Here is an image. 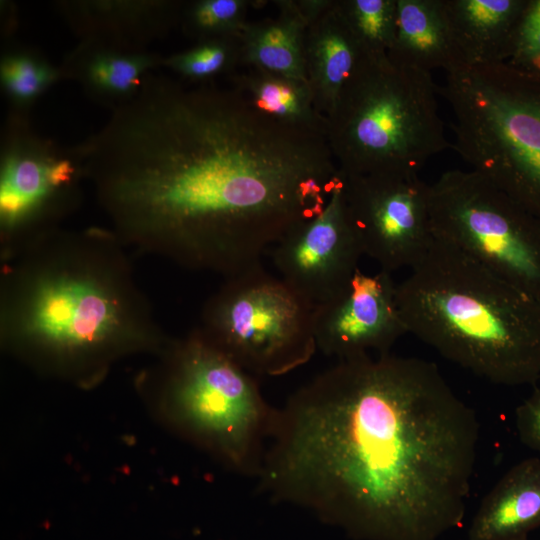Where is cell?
<instances>
[{
    "label": "cell",
    "instance_id": "obj_1",
    "mask_svg": "<svg viewBox=\"0 0 540 540\" xmlns=\"http://www.w3.org/2000/svg\"><path fill=\"white\" fill-rule=\"evenodd\" d=\"M76 150L124 244L225 278L261 264L341 178L325 136L264 116L236 88L151 73Z\"/></svg>",
    "mask_w": 540,
    "mask_h": 540
},
{
    "label": "cell",
    "instance_id": "obj_2",
    "mask_svg": "<svg viewBox=\"0 0 540 540\" xmlns=\"http://www.w3.org/2000/svg\"><path fill=\"white\" fill-rule=\"evenodd\" d=\"M479 433L435 363L359 355L276 408L256 479L356 539L438 540L465 516Z\"/></svg>",
    "mask_w": 540,
    "mask_h": 540
},
{
    "label": "cell",
    "instance_id": "obj_3",
    "mask_svg": "<svg viewBox=\"0 0 540 540\" xmlns=\"http://www.w3.org/2000/svg\"><path fill=\"white\" fill-rule=\"evenodd\" d=\"M1 256L0 332L10 349L80 372L169 343L112 230L58 228Z\"/></svg>",
    "mask_w": 540,
    "mask_h": 540
},
{
    "label": "cell",
    "instance_id": "obj_4",
    "mask_svg": "<svg viewBox=\"0 0 540 540\" xmlns=\"http://www.w3.org/2000/svg\"><path fill=\"white\" fill-rule=\"evenodd\" d=\"M407 333L497 385L540 380V300L434 238L396 286Z\"/></svg>",
    "mask_w": 540,
    "mask_h": 540
},
{
    "label": "cell",
    "instance_id": "obj_5",
    "mask_svg": "<svg viewBox=\"0 0 540 540\" xmlns=\"http://www.w3.org/2000/svg\"><path fill=\"white\" fill-rule=\"evenodd\" d=\"M431 73L362 55L327 118L326 139L344 175L419 173L450 147Z\"/></svg>",
    "mask_w": 540,
    "mask_h": 540
},
{
    "label": "cell",
    "instance_id": "obj_6",
    "mask_svg": "<svg viewBox=\"0 0 540 540\" xmlns=\"http://www.w3.org/2000/svg\"><path fill=\"white\" fill-rule=\"evenodd\" d=\"M162 399L171 420L227 467L256 478L276 408L256 376L196 328L166 346Z\"/></svg>",
    "mask_w": 540,
    "mask_h": 540
},
{
    "label": "cell",
    "instance_id": "obj_7",
    "mask_svg": "<svg viewBox=\"0 0 540 540\" xmlns=\"http://www.w3.org/2000/svg\"><path fill=\"white\" fill-rule=\"evenodd\" d=\"M315 306L261 263L225 278L205 302L197 328L249 373L277 377L317 351Z\"/></svg>",
    "mask_w": 540,
    "mask_h": 540
},
{
    "label": "cell",
    "instance_id": "obj_8",
    "mask_svg": "<svg viewBox=\"0 0 540 540\" xmlns=\"http://www.w3.org/2000/svg\"><path fill=\"white\" fill-rule=\"evenodd\" d=\"M429 214L434 238L540 300V219L480 174L460 169L430 185Z\"/></svg>",
    "mask_w": 540,
    "mask_h": 540
},
{
    "label": "cell",
    "instance_id": "obj_9",
    "mask_svg": "<svg viewBox=\"0 0 540 540\" xmlns=\"http://www.w3.org/2000/svg\"><path fill=\"white\" fill-rule=\"evenodd\" d=\"M85 178L75 148H60L14 112L5 125L0 163L1 253L58 229L79 205Z\"/></svg>",
    "mask_w": 540,
    "mask_h": 540
},
{
    "label": "cell",
    "instance_id": "obj_10",
    "mask_svg": "<svg viewBox=\"0 0 540 540\" xmlns=\"http://www.w3.org/2000/svg\"><path fill=\"white\" fill-rule=\"evenodd\" d=\"M342 176L346 210L363 254L390 273L410 269L434 239L429 214L430 185L419 173Z\"/></svg>",
    "mask_w": 540,
    "mask_h": 540
},
{
    "label": "cell",
    "instance_id": "obj_11",
    "mask_svg": "<svg viewBox=\"0 0 540 540\" xmlns=\"http://www.w3.org/2000/svg\"><path fill=\"white\" fill-rule=\"evenodd\" d=\"M362 255L346 210L342 176L324 209L290 229L274 245L272 258L280 277L318 305L348 286Z\"/></svg>",
    "mask_w": 540,
    "mask_h": 540
},
{
    "label": "cell",
    "instance_id": "obj_12",
    "mask_svg": "<svg viewBox=\"0 0 540 540\" xmlns=\"http://www.w3.org/2000/svg\"><path fill=\"white\" fill-rule=\"evenodd\" d=\"M392 273L355 272L348 286L335 297L315 306L317 350L337 360L391 352L406 328L396 301Z\"/></svg>",
    "mask_w": 540,
    "mask_h": 540
},
{
    "label": "cell",
    "instance_id": "obj_13",
    "mask_svg": "<svg viewBox=\"0 0 540 540\" xmlns=\"http://www.w3.org/2000/svg\"><path fill=\"white\" fill-rule=\"evenodd\" d=\"M163 57L146 49L85 39L66 57L62 76L76 80L94 101L115 109L140 90Z\"/></svg>",
    "mask_w": 540,
    "mask_h": 540
},
{
    "label": "cell",
    "instance_id": "obj_14",
    "mask_svg": "<svg viewBox=\"0 0 540 540\" xmlns=\"http://www.w3.org/2000/svg\"><path fill=\"white\" fill-rule=\"evenodd\" d=\"M60 6L82 40L142 49L181 15L179 5L170 1H70Z\"/></svg>",
    "mask_w": 540,
    "mask_h": 540
},
{
    "label": "cell",
    "instance_id": "obj_15",
    "mask_svg": "<svg viewBox=\"0 0 540 540\" xmlns=\"http://www.w3.org/2000/svg\"><path fill=\"white\" fill-rule=\"evenodd\" d=\"M362 51L338 3L306 29L304 65L316 110L326 119L362 57Z\"/></svg>",
    "mask_w": 540,
    "mask_h": 540
},
{
    "label": "cell",
    "instance_id": "obj_16",
    "mask_svg": "<svg viewBox=\"0 0 540 540\" xmlns=\"http://www.w3.org/2000/svg\"><path fill=\"white\" fill-rule=\"evenodd\" d=\"M540 527V457L512 466L485 495L468 540H519Z\"/></svg>",
    "mask_w": 540,
    "mask_h": 540
},
{
    "label": "cell",
    "instance_id": "obj_17",
    "mask_svg": "<svg viewBox=\"0 0 540 540\" xmlns=\"http://www.w3.org/2000/svg\"><path fill=\"white\" fill-rule=\"evenodd\" d=\"M388 56L428 73L462 68L445 0H397V33Z\"/></svg>",
    "mask_w": 540,
    "mask_h": 540
},
{
    "label": "cell",
    "instance_id": "obj_18",
    "mask_svg": "<svg viewBox=\"0 0 540 540\" xmlns=\"http://www.w3.org/2000/svg\"><path fill=\"white\" fill-rule=\"evenodd\" d=\"M527 0H445L463 67L504 63Z\"/></svg>",
    "mask_w": 540,
    "mask_h": 540
},
{
    "label": "cell",
    "instance_id": "obj_19",
    "mask_svg": "<svg viewBox=\"0 0 540 540\" xmlns=\"http://www.w3.org/2000/svg\"><path fill=\"white\" fill-rule=\"evenodd\" d=\"M278 15L248 23L240 36V62L281 76L307 81L304 38L309 26L296 0L274 1Z\"/></svg>",
    "mask_w": 540,
    "mask_h": 540
},
{
    "label": "cell",
    "instance_id": "obj_20",
    "mask_svg": "<svg viewBox=\"0 0 540 540\" xmlns=\"http://www.w3.org/2000/svg\"><path fill=\"white\" fill-rule=\"evenodd\" d=\"M235 88L259 113L283 125L326 137L327 119L315 108L308 82L249 67Z\"/></svg>",
    "mask_w": 540,
    "mask_h": 540
},
{
    "label": "cell",
    "instance_id": "obj_21",
    "mask_svg": "<svg viewBox=\"0 0 540 540\" xmlns=\"http://www.w3.org/2000/svg\"><path fill=\"white\" fill-rule=\"evenodd\" d=\"M62 76L41 54L29 49L6 51L0 62L3 91L16 113L26 111Z\"/></svg>",
    "mask_w": 540,
    "mask_h": 540
},
{
    "label": "cell",
    "instance_id": "obj_22",
    "mask_svg": "<svg viewBox=\"0 0 540 540\" xmlns=\"http://www.w3.org/2000/svg\"><path fill=\"white\" fill-rule=\"evenodd\" d=\"M362 54L388 57L397 33V0H338Z\"/></svg>",
    "mask_w": 540,
    "mask_h": 540
},
{
    "label": "cell",
    "instance_id": "obj_23",
    "mask_svg": "<svg viewBox=\"0 0 540 540\" xmlns=\"http://www.w3.org/2000/svg\"><path fill=\"white\" fill-rule=\"evenodd\" d=\"M240 62V39L216 37L163 58L162 66L180 77L201 82L226 73Z\"/></svg>",
    "mask_w": 540,
    "mask_h": 540
},
{
    "label": "cell",
    "instance_id": "obj_24",
    "mask_svg": "<svg viewBox=\"0 0 540 540\" xmlns=\"http://www.w3.org/2000/svg\"><path fill=\"white\" fill-rule=\"evenodd\" d=\"M249 3L251 1L246 0L194 1L181 12L183 29L199 41L226 36L240 38L249 23L246 21Z\"/></svg>",
    "mask_w": 540,
    "mask_h": 540
},
{
    "label": "cell",
    "instance_id": "obj_25",
    "mask_svg": "<svg viewBox=\"0 0 540 540\" xmlns=\"http://www.w3.org/2000/svg\"><path fill=\"white\" fill-rule=\"evenodd\" d=\"M504 63L522 75L540 78V0H527Z\"/></svg>",
    "mask_w": 540,
    "mask_h": 540
},
{
    "label": "cell",
    "instance_id": "obj_26",
    "mask_svg": "<svg viewBox=\"0 0 540 540\" xmlns=\"http://www.w3.org/2000/svg\"><path fill=\"white\" fill-rule=\"evenodd\" d=\"M515 426L520 441L540 455V388L516 408Z\"/></svg>",
    "mask_w": 540,
    "mask_h": 540
},
{
    "label": "cell",
    "instance_id": "obj_27",
    "mask_svg": "<svg viewBox=\"0 0 540 540\" xmlns=\"http://www.w3.org/2000/svg\"><path fill=\"white\" fill-rule=\"evenodd\" d=\"M300 13L311 24L328 10L334 0H296Z\"/></svg>",
    "mask_w": 540,
    "mask_h": 540
},
{
    "label": "cell",
    "instance_id": "obj_28",
    "mask_svg": "<svg viewBox=\"0 0 540 540\" xmlns=\"http://www.w3.org/2000/svg\"><path fill=\"white\" fill-rule=\"evenodd\" d=\"M519 540H529V539H528V537H526V538H522V539H519Z\"/></svg>",
    "mask_w": 540,
    "mask_h": 540
}]
</instances>
